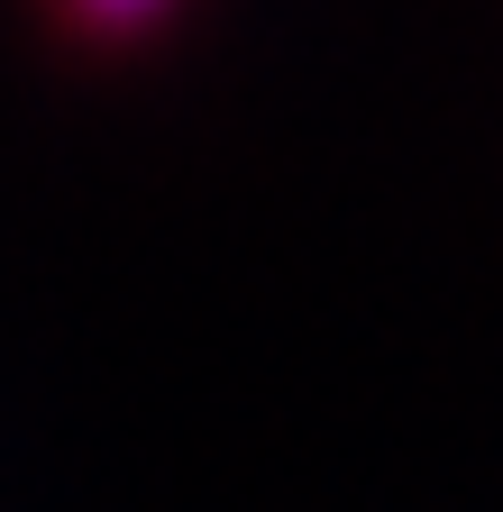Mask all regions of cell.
<instances>
[{
  "label": "cell",
  "instance_id": "obj_1",
  "mask_svg": "<svg viewBox=\"0 0 503 512\" xmlns=\"http://www.w3.org/2000/svg\"><path fill=\"white\" fill-rule=\"evenodd\" d=\"M74 10L92 19V28H138V19H156L165 0H74Z\"/></svg>",
  "mask_w": 503,
  "mask_h": 512
}]
</instances>
